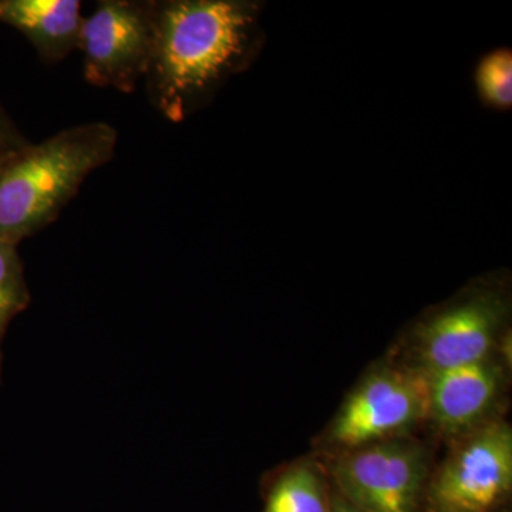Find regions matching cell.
Returning a JSON list of instances; mask_svg holds the SVG:
<instances>
[{"instance_id": "cell-1", "label": "cell", "mask_w": 512, "mask_h": 512, "mask_svg": "<svg viewBox=\"0 0 512 512\" xmlns=\"http://www.w3.org/2000/svg\"><path fill=\"white\" fill-rule=\"evenodd\" d=\"M259 10L248 0H154L148 100L180 123L201 109L258 50Z\"/></svg>"}, {"instance_id": "cell-2", "label": "cell", "mask_w": 512, "mask_h": 512, "mask_svg": "<svg viewBox=\"0 0 512 512\" xmlns=\"http://www.w3.org/2000/svg\"><path fill=\"white\" fill-rule=\"evenodd\" d=\"M119 131L104 121L30 144L0 171V241L19 247L52 225L93 171L116 156Z\"/></svg>"}, {"instance_id": "cell-3", "label": "cell", "mask_w": 512, "mask_h": 512, "mask_svg": "<svg viewBox=\"0 0 512 512\" xmlns=\"http://www.w3.org/2000/svg\"><path fill=\"white\" fill-rule=\"evenodd\" d=\"M512 491V429L490 420L458 437L456 446L430 473L426 512H495Z\"/></svg>"}, {"instance_id": "cell-4", "label": "cell", "mask_w": 512, "mask_h": 512, "mask_svg": "<svg viewBox=\"0 0 512 512\" xmlns=\"http://www.w3.org/2000/svg\"><path fill=\"white\" fill-rule=\"evenodd\" d=\"M430 453L409 436L345 451L332 468L336 493L362 512H419Z\"/></svg>"}, {"instance_id": "cell-5", "label": "cell", "mask_w": 512, "mask_h": 512, "mask_svg": "<svg viewBox=\"0 0 512 512\" xmlns=\"http://www.w3.org/2000/svg\"><path fill=\"white\" fill-rule=\"evenodd\" d=\"M429 419V379L416 367L384 366L350 393L326 441L343 451L407 436Z\"/></svg>"}, {"instance_id": "cell-6", "label": "cell", "mask_w": 512, "mask_h": 512, "mask_svg": "<svg viewBox=\"0 0 512 512\" xmlns=\"http://www.w3.org/2000/svg\"><path fill=\"white\" fill-rule=\"evenodd\" d=\"M83 76L103 89L133 93L154 52V0H101L80 29Z\"/></svg>"}, {"instance_id": "cell-7", "label": "cell", "mask_w": 512, "mask_h": 512, "mask_svg": "<svg viewBox=\"0 0 512 512\" xmlns=\"http://www.w3.org/2000/svg\"><path fill=\"white\" fill-rule=\"evenodd\" d=\"M510 316V302L497 289H480L450 303L414 332L413 367L426 376L493 357Z\"/></svg>"}, {"instance_id": "cell-8", "label": "cell", "mask_w": 512, "mask_h": 512, "mask_svg": "<svg viewBox=\"0 0 512 512\" xmlns=\"http://www.w3.org/2000/svg\"><path fill=\"white\" fill-rule=\"evenodd\" d=\"M429 379V419L447 436L458 437L488 423L503 394L505 372L494 356L443 370Z\"/></svg>"}, {"instance_id": "cell-9", "label": "cell", "mask_w": 512, "mask_h": 512, "mask_svg": "<svg viewBox=\"0 0 512 512\" xmlns=\"http://www.w3.org/2000/svg\"><path fill=\"white\" fill-rule=\"evenodd\" d=\"M83 19L79 0H0V22L19 30L46 64L77 50Z\"/></svg>"}, {"instance_id": "cell-10", "label": "cell", "mask_w": 512, "mask_h": 512, "mask_svg": "<svg viewBox=\"0 0 512 512\" xmlns=\"http://www.w3.org/2000/svg\"><path fill=\"white\" fill-rule=\"evenodd\" d=\"M264 512H332V491L315 464H295L272 485Z\"/></svg>"}, {"instance_id": "cell-11", "label": "cell", "mask_w": 512, "mask_h": 512, "mask_svg": "<svg viewBox=\"0 0 512 512\" xmlns=\"http://www.w3.org/2000/svg\"><path fill=\"white\" fill-rule=\"evenodd\" d=\"M32 302L25 265L18 247L0 241V383L3 373V342L10 323L26 311Z\"/></svg>"}, {"instance_id": "cell-12", "label": "cell", "mask_w": 512, "mask_h": 512, "mask_svg": "<svg viewBox=\"0 0 512 512\" xmlns=\"http://www.w3.org/2000/svg\"><path fill=\"white\" fill-rule=\"evenodd\" d=\"M477 86L485 103L495 109H510L512 103V55L510 50H495L481 60Z\"/></svg>"}, {"instance_id": "cell-13", "label": "cell", "mask_w": 512, "mask_h": 512, "mask_svg": "<svg viewBox=\"0 0 512 512\" xmlns=\"http://www.w3.org/2000/svg\"><path fill=\"white\" fill-rule=\"evenodd\" d=\"M32 144L0 104V171Z\"/></svg>"}, {"instance_id": "cell-14", "label": "cell", "mask_w": 512, "mask_h": 512, "mask_svg": "<svg viewBox=\"0 0 512 512\" xmlns=\"http://www.w3.org/2000/svg\"><path fill=\"white\" fill-rule=\"evenodd\" d=\"M332 512H362L343 500L336 491H332Z\"/></svg>"}]
</instances>
